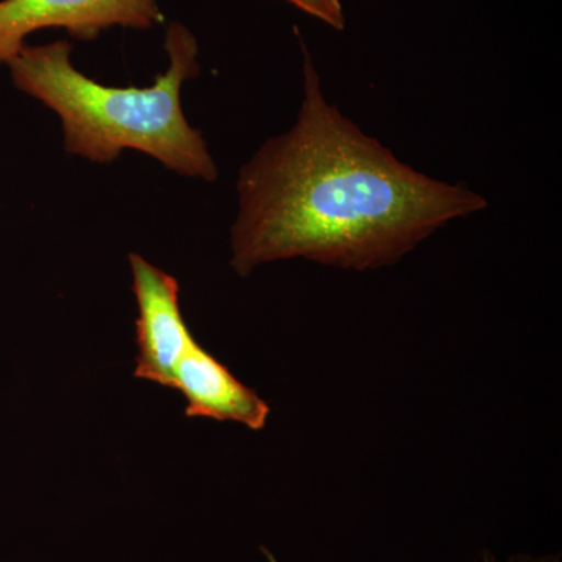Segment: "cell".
<instances>
[{
  "instance_id": "1",
  "label": "cell",
  "mask_w": 562,
  "mask_h": 562,
  "mask_svg": "<svg viewBox=\"0 0 562 562\" xmlns=\"http://www.w3.org/2000/svg\"><path fill=\"white\" fill-rule=\"evenodd\" d=\"M302 43L303 95L290 131L239 171L232 268L303 260L371 271L395 265L449 222L487 209L465 184L398 160L325 98Z\"/></svg>"
},
{
  "instance_id": "2",
  "label": "cell",
  "mask_w": 562,
  "mask_h": 562,
  "mask_svg": "<svg viewBox=\"0 0 562 562\" xmlns=\"http://www.w3.org/2000/svg\"><path fill=\"white\" fill-rule=\"evenodd\" d=\"M165 50L169 68L147 88L109 87L85 76L74 68L69 41L25 46L9 68L18 90L58 114L68 154L109 165L124 150L143 151L180 176L214 181L209 144L181 106L184 81L201 74L198 40L171 22Z\"/></svg>"
},
{
  "instance_id": "3",
  "label": "cell",
  "mask_w": 562,
  "mask_h": 562,
  "mask_svg": "<svg viewBox=\"0 0 562 562\" xmlns=\"http://www.w3.org/2000/svg\"><path fill=\"white\" fill-rule=\"evenodd\" d=\"M161 22L157 0H0V63L9 65L25 38L44 29L91 41L110 29L149 31Z\"/></svg>"
},
{
  "instance_id": "4",
  "label": "cell",
  "mask_w": 562,
  "mask_h": 562,
  "mask_svg": "<svg viewBox=\"0 0 562 562\" xmlns=\"http://www.w3.org/2000/svg\"><path fill=\"white\" fill-rule=\"evenodd\" d=\"M136 317L135 379L171 390L173 369L195 341L180 308L179 281L157 266L131 254Z\"/></svg>"
},
{
  "instance_id": "5",
  "label": "cell",
  "mask_w": 562,
  "mask_h": 562,
  "mask_svg": "<svg viewBox=\"0 0 562 562\" xmlns=\"http://www.w3.org/2000/svg\"><path fill=\"white\" fill-rule=\"evenodd\" d=\"M171 390L187 401V417L236 422L249 430H262L271 406L249 386L239 382L201 344L194 341L173 369Z\"/></svg>"
},
{
  "instance_id": "6",
  "label": "cell",
  "mask_w": 562,
  "mask_h": 562,
  "mask_svg": "<svg viewBox=\"0 0 562 562\" xmlns=\"http://www.w3.org/2000/svg\"><path fill=\"white\" fill-rule=\"evenodd\" d=\"M303 13L316 18L336 31L346 29V16L339 0H286Z\"/></svg>"
},
{
  "instance_id": "7",
  "label": "cell",
  "mask_w": 562,
  "mask_h": 562,
  "mask_svg": "<svg viewBox=\"0 0 562 562\" xmlns=\"http://www.w3.org/2000/svg\"><path fill=\"white\" fill-rule=\"evenodd\" d=\"M475 562H501L498 561V558L495 557L494 553L487 552V550H484L482 554H480L479 560ZM506 562H561L560 554L557 553H550V554H543V557H535V554H513V557H509V560Z\"/></svg>"
}]
</instances>
